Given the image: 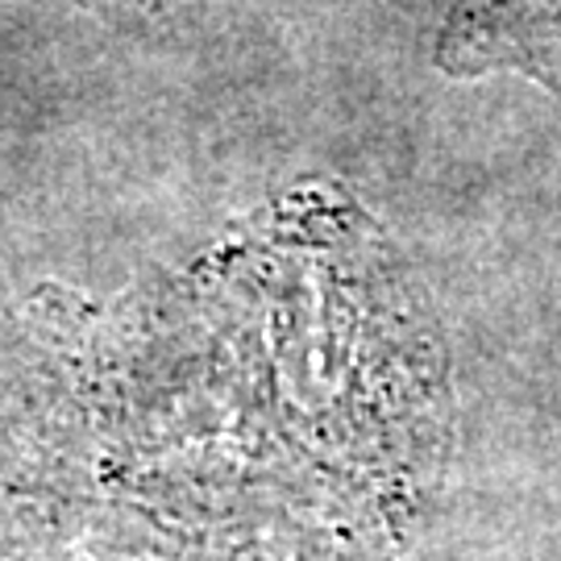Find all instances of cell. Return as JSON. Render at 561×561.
<instances>
[{"label": "cell", "mask_w": 561, "mask_h": 561, "mask_svg": "<svg viewBox=\"0 0 561 561\" xmlns=\"http://www.w3.org/2000/svg\"><path fill=\"white\" fill-rule=\"evenodd\" d=\"M442 59L461 76L512 67L561 92V0H458Z\"/></svg>", "instance_id": "1"}]
</instances>
